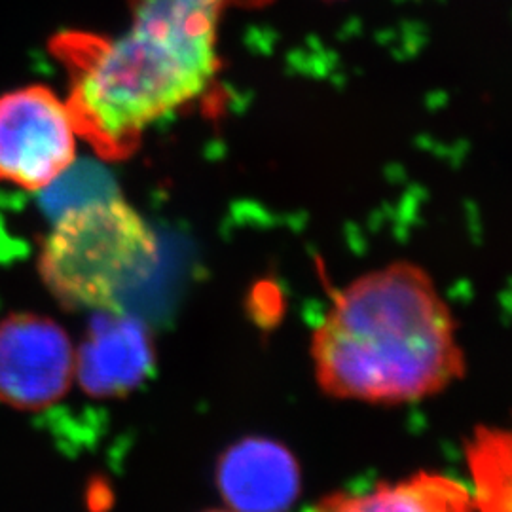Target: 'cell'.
Here are the masks:
<instances>
[{
	"label": "cell",
	"mask_w": 512,
	"mask_h": 512,
	"mask_svg": "<svg viewBox=\"0 0 512 512\" xmlns=\"http://www.w3.org/2000/svg\"><path fill=\"white\" fill-rule=\"evenodd\" d=\"M319 387L334 399L399 404L465 372L458 325L431 275L395 262L351 281L311 334Z\"/></svg>",
	"instance_id": "obj_1"
},
{
	"label": "cell",
	"mask_w": 512,
	"mask_h": 512,
	"mask_svg": "<svg viewBox=\"0 0 512 512\" xmlns=\"http://www.w3.org/2000/svg\"><path fill=\"white\" fill-rule=\"evenodd\" d=\"M222 0H139L122 37L88 59L69 105L78 131L110 152L200 97L217 71Z\"/></svg>",
	"instance_id": "obj_2"
},
{
	"label": "cell",
	"mask_w": 512,
	"mask_h": 512,
	"mask_svg": "<svg viewBox=\"0 0 512 512\" xmlns=\"http://www.w3.org/2000/svg\"><path fill=\"white\" fill-rule=\"evenodd\" d=\"M158 239L122 198L67 209L42 243L38 274L69 310L122 311L120 296L158 264Z\"/></svg>",
	"instance_id": "obj_3"
},
{
	"label": "cell",
	"mask_w": 512,
	"mask_h": 512,
	"mask_svg": "<svg viewBox=\"0 0 512 512\" xmlns=\"http://www.w3.org/2000/svg\"><path fill=\"white\" fill-rule=\"evenodd\" d=\"M78 126L69 101L46 86L0 95V181L44 190L74 164Z\"/></svg>",
	"instance_id": "obj_4"
},
{
	"label": "cell",
	"mask_w": 512,
	"mask_h": 512,
	"mask_svg": "<svg viewBox=\"0 0 512 512\" xmlns=\"http://www.w3.org/2000/svg\"><path fill=\"white\" fill-rule=\"evenodd\" d=\"M71 338L55 321L14 313L0 321V401L19 410L57 403L74 376Z\"/></svg>",
	"instance_id": "obj_5"
},
{
	"label": "cell",
	"mask_w": 512,
	"mask_h": 512,
	"mask_svg": "<svg viewBox=\"0 0 512 512\" xmlns=\"http://www.w3.org/2000/svg\"><path fill=\"white\" fill-rule=\"evenodd\" d=\"M220 494L234 512H285L300 494V465L272 439L247 437L230 446L217 469Z\"/></svg>",
	"instance_id": "obj_6"
},
{
	"label": "cell",
	"mask_w": 512,
	"mask_h": 512,
	"mask_svg": "<svg viewBox=\"0 0 512 512\" xmlns=\"http://www.w3.org/2000/svg\"><path fill=\"white\" fill-rule=\"evenodd\" d=\"M154 363L147 330L124 311H99L74 357V374L93 397H122L145 382Z\"/></svg>",
	"instance_id": "obj_7"
},
{
	"label": "cell",
	"mask_w": 512,
	"mask_h": 512,
	"mask_svg": "<svg viewBox=\"0 0 512 512\" xmlns=\"http://www.w3.org/2000/svg\"><path fill=\"white\" fill-rule=\"evenodd\" d=\"M310 512H475L471 490L439 473H418L365 494L329 495Z\"/></svg>",
	"instance_id": "obj_8"
},
{
	"label": "cell",
	"mask_w": 512,
	"mask_h": 512,
	"mask_svg": "<svg viewBox=\"0 0 512 512\" xmlns=\"http://www.w3.org/2000/svg\"><path fill=\"white\" fill-rule=\"evenodd\" d=\"M475 512H512V420L480 425L465 444Z\"/></svg>",
	"instance_id": "obj_9"
},
{
	"label": "cell",
	"mask_w": 512,
	"mask_h": 512,
	"mask_svg": "<svg viewBox=\"0 0 512 512\" xmlns=\"http://www.w3.org/2000/svg\"><path fill=\"white\" fill-rule=\"evenodd\" d=\"M205 512H234V511H205Z\"/></svg>",
	"instance_id": "obj_10"
}]
</instances>
